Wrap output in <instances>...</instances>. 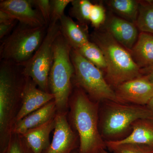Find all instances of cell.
<instances>
[{"mask_svg": "<svg viewBox=\"0 0 153 153\" xmlns=\"http://www.w3.org/2000/svg\"><path fill=\"white\" fill-rule=\"evenodd\" d=\"M68 101V122L79 137L78 153H99L106 148L99 128V102L74 86Z\"/></svg>", "mask_w": 153, "mask_h": 153, "instance_id": "cell-1", "label": "cell"}, {"mask_svg": "<svg viewBox=\"0 0 153 153\" xmlns=\"http://www.w3.org/2000/svg\"><path fill=\"white\" fill-rule=\"evenodd\" d=\"M26 76L24 66L12 61L0 63V153L5 149L22 106Z\"/></svg>", "mask_w": 153, "mask_h": 153, "instance_id": "cell-2", "label": "cell"}, {"mask_svg": "<svg viewBox=\"0 0 153 153\" xmlns=\"http://www.w3.org/2000/svg\"><path fill=\"white\" fill-rule=\"evenodd\" d=\"M90 39L104 54L107 65L105 78L111 86L116 88L122 83L142 75L131 52L106 30H96Z\"/></svg>", "mask_w": 153, "mask_h": 153, "instance_id": "cell-3", "label": "cell"}, {"mask_svg": "<svg viewBox=\"0 0 153 153\" xmlns=\"http://www.w3.org/2000/svg\"><path fill=\"white\" fill-rule=\"evenodd\" d=\"M71 49L60 33L54 43L53 60L49 76V91L55 97L57 112L68 111L74 73L70 56Z\"/></svg>", "mask_w": 153, "mask_h": 153, "instance_id": "cell-4", "label": "cell"}, {"mask_svg": "<svg viewBox=\"0 0 153 153\" xmlns=\"http://www.w3.org/2000/svg\"><path fill=\"white\" fill-rule=\"evenodd\" d=\"M47 25L32 27L19 23L3 39L0 47V59L24 65L36 52L47 33Z\"/></svg>", "mask_w": 153, "mask_h": 153, "instance_id": "cell-5", "label": "cell"}, {"mask_svg": "<svg viewBox=\"0 0 153 153\" xmlns=\"http://www.w3.org/2000/svg\"><path fill=\"white\" fill-rule=\"evenodd\" d=\"M70 56L74 69L73 85L81 88L96 102L107 100L119 102L115 91L108 83L102 71L86 60L76 49L71 48Z\"/></svg>", "mask_w": 153, "mask_h": 153, "instance_id": "cell-6", "label": "cell"}, {"mask_svg": "<svg viewBox=\"0 0 153 153\" xmlns=\"http://www.w3.org/2000/svg\"><path fill=\"white\" fill-rule=\"evenodd\" d=\"M100 121L102 137L114 141L129 130L133 123L140 119L153 120V113L146 106L109 101Z\"/></svg>", "mask_w": 153, "mask_h": 153, "instance_id": "cell-7", "label": "cell"}, {"mask_svg": "<svg viewBox=\"0 0 153 153\" xmlns=\"http://www.w3.org/2000/svg\"><path fill=\"white\" fill-rule=\"evenodd\" d=\"M60 33L59 21L50 22L40 47L23 65L25 75L33 79L40 89L47 92H50L49 76L53 60L54 44Z\"/></svg>", "mask_w": 153, "mask_h": 153, "instance_id": "cell-8", "label": "cell"}, {"mask_svg": "<svg viewBox=\"0 0 153 153\" xmlns=\"http://www.w3.org/2000/svg\"><path fill=\"white\" fill-rule=\"evenodd\" d=\"M116 89L120 103L146 106L153 97V84L146 75L126 81Z\"/></svg>", "mask_w": 153, "mask_h": 153, "instance_id": "cell-9", "label": "cell"}, {"mask_svg": "<svg viewBox=\"0 0 153 153\" xmlns=\"http://www.w3.org/2000/svg\"><path fill=\"white\" fill-rule=\"evenodd\" d=\"M68 112H57L53 139L43 153H72L77 146L78 136L67 118Z\"/></svg>", "mask_w": 153, "mask_h": 153, "instance_id": "cell-10", "label": "cell"}, {"mask_svg": "<svg viewBox=\"0 0 153 153\" xmlns=\"http://www.w3.org/2000/svg\"><path fill=\"white\" fill-rule=\"evenodd\" d=\"M0 10L8 13L23 25L32 27L47 25L39 11L33 7L31 0H2L0 1Z\"/></svg>", "mask_w": 153, "mask_h": 153, "instance_id": "cell-11", "label": "cell"}, {"mask_svg": "<svg viewBox=\"0 0 153 153\" xmlns=\"http://www.w3.org/2000/svg\"><path fill=\"white\" fill-rule=\"evenodd\" d=\"M54 99L53 94L41 90L33 79L26 76L22 94V106L16 122Z\"/></svg>", "mask_w": 153, "mask_h": 153, "instance_id": "cell-12", "label": "cell"}, {"mask_svg": "<svg viewBox=\"0 0 153 153\" xmlns=\"http://www.w3.org/2000/svg\"><path fill=\"white\" fill-rule=\"evenodd\" d=\"M105 22V30L130 52L139 35L135 24L113 15L110 16Z\"/></svg>", "mask_w": 153, "mask_h": 153, "instance_id": "cell-13", "label": "cell"}, {"mask_svg": "<svg viewBox=\"0 0 153 153\" xmlns=\"http://www.w3.org/2000/svg\"><path fill=\"white\" fill-rule=\"evenodd\" d=\"M57 112L54 100L16 122L13 127L12 134L22 135L30 130L43 125L54 118Z\"/></svg>", "mask_w": 153, "mask_h": 153, "instance_id": "cell-14", "label": "cell"}, {"mask_svg": "<svg viewBox=\"0 0 153 153\" xmlns=\"http://www.w3.org/2000/svg\"><path fill=\"white\" fill-rule=\"evenodd\" d=\"M108 142L114 145L133 144L141 145L153 151V120L140 119L136 121L133 123L131 132L127 136L118 140Z\"/></svg>", "mask_w": 153, "mask_h": 153, "instance_id": "cell-15", "label": "cell"}, {"mask_svg": "<svg viewBox=\"0 0 153 153\" xmlns=\"http://www.w3.org/2000/svg\"><path fill=\"white\" fill-rule=\"evenodd\" d=\"M55 117L43 125L22 135L25 143L33 153H43L49 147L50 134L55 128Z\"/></svg>", "mask_w": 153, "mask_h": 153, "instance_id": "cell-16", "label": "cell"}, {"mask_svg": "<svg viewBox=\"0 0 153 153\" xmlns=\"http://www.w3.org/2000/svg\"><path fill=\"white\" fill-rule=\"evenodd\" d=\"M61 34L71 48L79 49L90 41L88 29L64 15L59 21Z\"/></svg>", "mask_w": 153, "mask_h": 153, "instance_id": "cell-17", "label": "cell"}, {"mask_svg": "<svg viewBox=\"0 0 153 153\" xmlns=\"http://www.w3.org/2000/svg\"><path fill=\"white\" fill-rule=\"evenodd\" d=\"M141 71L153 67V35L141 32L131 51Z\"/></svg>", "mask_w": 153, "mask_h": 153, "instance_id": "cell-18", "label": "cell"}, {"mask_svg": "<svg viewBox=\"0 0 153 153\" xmlns=\"http://www.w3.org/2000/svg\"><path fill=\"white\" fill-rule=\"evenodd\" d=\"M110 9L118 17L135 24L139 9V1L109 0L105 1Z\"/></svg>", "mask_w": 153, "mask_h": 153, "instance_id": "cell-19", "label": "cell"}, {"mask_svg": "<svg viewBox=\"0 0 153 153\" xmlns=\"http://www.w3.org/2000/svg\"><path fill=\"white\" fill-rule=\"evenodd\" d=\"M135 25L141 32L153 35V1H139Z\"/></svg>", "mask_w": 153, "mask_h": 153, "instance_id": "cell-20", "label": "cell"}, {"mask_svg": "<svg viewBox=\"0 0 153 153\" xmlns=\"http://www.w3.org/2000/svg\"><path fill=\"white\" fill-rule=\"evenodd\" d=\"M68 13L71 18L77 20L79 25L88 29L90 23L89 17L93 4L88 0H72Z\"/></svg>", "mask_w": 153, "mask_h": 153, "instance_id": "cell-21", "label": "cell"}, {"mask_svg": "<svg viewBox=\"0 0 153 153\" xmlns=\"http://www.w3.org/2000/svg\"><path fill=\"white\" fill-rule=\"evenodd\" d=\"M76 50L90 63L101 71H105L107 65L105 57L101 49L96 44L89 41Z\"/></svg>", "mask_w": 153, "mask_h": 153, "instance_id": "cell-22", "label": "cell"}, {"mask_svg": "<svg viewBox=\"0 0 153 153\" xmlns=\"http://www.w3.org/2000/svg\"><path fill=\"white\" fill-rule=\"evenodd\" d=\"M106 147L114 153H152L149 148L141 145L133 144L114 145L105 141Z\"/></svg>", "mask_w": 153, "mask_h": 153, "instance_id": "cell-23", "label": "cell"}, {"mask_svg": "<svg viewBox=\"0 0 153 153\" xmlns=\"http://www.w3.org/2000/svg\"><path fill=\"white\" fill-rule=\"evenodd\" d=\"M2 153H33L25 143L22 135L12 134L5 149Z\"/></svg>", "mask_w": 153, "mask_h": 153, "instance_id": "cell-24", "label": "cell"}, {"mask_svg": "<svg viewBox=\"0 0 153 153\" xmlns=\"http://www.w3.org/2000/svg\"><path fill=\"white\" fill-rule=\"evenodd\" d=\"M90 23L92 26L97 30L106 21V12L104 7L101 4H93L91 10Z\"/></svg>", "mask_w": 153, "mask_h": 153, "instance_id": "cell-25", "label": "cell"}, {"mask_svg": "<svg viewBox=\"0 0 153 153\" xmlns=\"http://www.w3.org/2000/svg\"><path fill=\"white\" fill-rule=\"evenodd\" d=\"M51 1V22L59 21L65 15L64 11L72 0H50Z\"/></svg>", "mask_w": 153, "mask_h": 153, "instance_id": "cell-26", "label": "cell"}, {"mask_svg": "<svg viewBox=\"0 0 153 153\" xmlns=\"http://www.w3.org/2000/svg\"><path fill=\"white\" fill-rule=\"evenodd\" d=\"M33 7L42 15L47 26L51 22V7L50 0H31Z\"/></svg>", "mask_w": 153, "mask_h": 153, "instance_id": "cell-27", "label": "cell"}, {"mask_svg": "<svg viewBox=\"0 0 153 153\" xmlns=\"http://www.w3.org/2000/svg\"><path fill=\"white\" fill-rule=\"evenodd\" d=\"M17 21L11 23L6 24H0V40L2 41L3 39L9 36L17 26Z\"/></svg>", "mask_w": 153, "mask_h": 153, "instance_id": "cell-28", "label": "cell"}, {"mask_svg": "<svg viewBox=\"0 0 153 153\" xmlns=\"http://www.w3.org/2000/svg\"><path fill=\"white\" fill-rule=\"evenodd\" d=\"M16 21L17 20L8 13L0 10V24L11 23Z\"/></svg>", "mask_w": 153, "mask_h": 153, "instance_id": "cell-29", "label": "cell"}, {"mask_svg": "<svg viewBox=\"0 0 153 153\" xmlns=\"http://www.w3.org/2000/svg\"><path fill=\"white\" fill-rule=\"evenodd\" d=\"M146 73V76L153 84V67L141 70V73Z\"/></svg>", "mask_w": 153, "mask_h": 153, "instance_id": "cell-30", "label": "cell"}, {"mask_svg": "<svg viewBox=\"0 0 153 153\" xmlns=\"http://www.w3.org/2000/svg\"><path fill=\"white\" fill-rule=\"evenodd\" d=\"M148 108H149L153 113V97L148 102L146 105Z\"/></svg>", "mask_w": 153, "mask_h": 153, "instance_id": "cell-31", "label": "cell"}, {"mask_svg": "<svg viewBox=\"0 0 153 153\" xmlns=\"http://www.w3.org/2000/svg\"><path fill=\"white\" fill-rule=\"evenodd\" d=\"M100 153H110L108 152L107 151H106L105 149H102L100 151Z\"/></svg>", "mask_w": 153, "mask_h": 153, "instance_id": "cell-32", "label": "cell"}, {"mask_svg": "<svg viewBox=\"0 0 153 153\" xmlns=\"http://www.w3.org/2000/svg\"><path fill=\"white\" fill-rule=\"evenodd\" d=\"M72 153H78L76 152H72Z\"/></svg>", "mask_w": 153, "mask_h": 153, "instance_id": "cell-33", "label": "cell"}, {"mask_svg": "<svg viewBox=\"0 0 153 153\" xmlns=\"http://www.w3.org/2000/svg\"><path fill=\"white\" fill-rule=\"evenodd\" d=\"M152 153H153V151H152Z\"/></svg>", "mask_w": 153, "mask_h": 153, "instance_id": "cell-34", "label": "cell"}]
</instances>
